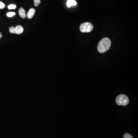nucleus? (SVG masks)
Here are the masks:
<instances>
[{"mask_svg":"<svg viewBox=\"0 0 138 138\" xmlns=\"http://www.w3.org/2000/svg\"><path fill=\"white\" fill-rule=\"evenodd\" d=\"M19 14L22 18L25 19L27 17L25 10L23 8H21L19 11Z\"/></svg>","mask_w":138,"mask_h":138,"instance_id":"423d86ee","label":"nucleus"},{"mask_svg":"<svg viewBox=\"0 0 138 138\" xmlns=\"http://www.w3.org/2000/svg\"><path fill=\"white\" fill-rule=\"evenodd\" d=\"M115 101L118 105L126 106L129 103V99L126 95L120 94L117 97Z\"/></svg>","mask_w":138,"mask_h":138,"instance_id":"f03ea898","label":"nucleus"},{"mask_svg":"<svg viewBox=\"0 0 138 138\" xmlns=\"http://www.w3.org/2000/svg\"><path fill=\"white\" fill-rule=\"evenodd\" d=\"M93 29V25L89 22L83 23L80 27V30L82 33H89L91 32Z\"/></svg>","mask_w":138,"mask_h":138,"instance_id":"7ed1b4c3","label":"nucleus"},{"mask_svg":"<svg viewBox=\"0 0 138 138\" xmlns=\"http://www.w3.org/2000/svg\"><path fill=\"white\" fill-rule=\"evenodd\" d=\"M16 34H22L23 32V28L21 25H17L15 27Z\"/></svg>","mask_w":138,"mask_h":138,"instance_id":"39448f33","label":"nucleus"},{"mask_svg":"<svg viewBox=\"0 0 138 138\" xmlns=\"http://www.w3.org/2000/svg\"><path fill=\"white\" fill-rule=\"evenodd\" d=\"M77 3L75 0H68L67 2V6L68 7H70L72 6H75Z\"/></svg>","mask_w":138,"mask_h":138,"instance_id":"0eeeda50","label":"nucleus"},{"mask_svg":"<svg viewBox=\"0 0 138 138\" xmlns=\"http://www.w3.org/2000/svg\"><path fill=\"white\" fill-rule=\"evenodd\" d=\"M2 34H1V33L0 32V39L2 37Z\"/></svg>","mask_w":138,"mask_h":138,"instance_id":"4468645a","label":"nucleus"},{"mask_svg":"<svg viewBox=\"0 0 138 138\" xmlns=\"http://www.w3.org/2000/svg\"><path fill=\"white\" fill-rule=\"evenodd\" d=\"M35 9L34 8L30 9L27 14V17L28 19H31L33 18L34 15L35 13Z\"/></svg>","mask_w":138,"mask_h":138,"instance_id":"20e7f679","label":"nucleus"},{"mask_svg":"<svg viewBox=\"0 0 138 138\" xmlns=\"http://www.w3.org/2000/svg\"><path fill=\"white\" fill-rule=\"evenodd\" d=\"M8 8L10 10H11V9H16V6L15 5L11 4L8 6Z\"/></svg>","mask_w":138,"mask_h":138,"instance_id":"9d476101","label":"nucleus"},{"mask_svg":"<svg viewBox=\"0 0 138 138\" xmlns=\"http://www.w3.org/2000/svg\"><path fill=\"white\" fill-rule=\"evenodd\" d=\"M124 138H133V137L131 135L128 134V133H126L124 135Z\"/></svg>","mask_w":138,"mask_h":138,"instance_id":"f8f14e48","label":"nucleus"},{"mask_svg":"<svg viewBox=\"0 0 138 138\" xmlns=\"http://www.w3.org/2000/svg\"><path fill=\"white\" fill-rule=\"evenodd\" d=\"M9 32L11 34H16L15 27H11L9 28Z\"/></svg>","mask_w":138,"mask_h":138,"instance_id":"6e6552de","label":"nucleus"},{"mask_svg":"<svg viewBox=\"0 0 138 138\" xmlns=\"http://www.w3.org/2000/svg\"><path fill=\"white\" fill-rule=\"evenodd\" d=\"M15 13L14 12H10L8 13L7 14V17H13L14 15H15Z\"/></svg>","mask_w":138,"mask_h":138,"instance_id":"9b49d317","label":"nucleus"},{"mask_svg":"<svg viewBox=\"0 0 138 138\" xmlns=\"http://www.w3.org/2000/svg\"><path fill=\"white\" fill-rule=\"evenodd\" d=\"M111 40L108 38H105L99 42L97 50L100 53H104L109 50L111 46Z\"/></svg>","mask_w":138,"mask_h":138,"instance_id":"f257e3e1","label":"nucleus"},{"mask_svg":"<svg viewBox=\"0 0 138 138\" xmlns=\"http://www.w3.org/2000/svg\"><path fill=\"white\" fill-rule=\"evenodd\" d=\"M34 0V5L35 6H38L41 3L40 0Z\"/></svg>","mask_w":138,"mask_h":138,"instance_id":"1a4fd4ad","label":"nucleus"},{"mask_svg":"<svg viewBox=\"0 0 138 138\" xmlns=\"http://www.w3.org/2000/svg\"><path fill=\"white\" fill-rule=\"evenodd\" d=\"M5 5L4 3L0 1V9H4L5 7Z\"/></svg>","mask_w":138,"mask_h":138,"instance_id":"ddd939ff","label":"nucleus"}]
</instances>
